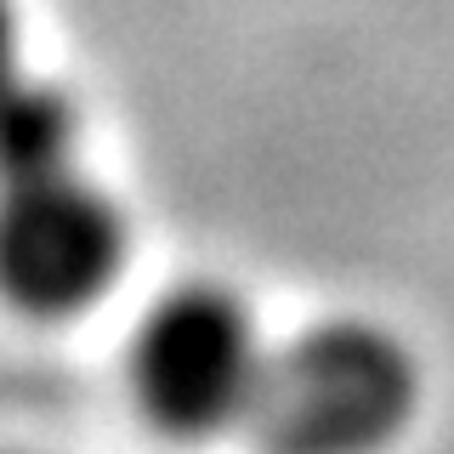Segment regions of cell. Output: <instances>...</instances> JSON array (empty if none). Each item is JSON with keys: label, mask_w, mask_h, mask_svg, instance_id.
Listing matches in <instances>:
<instances>
[{"label": "cell", "mask_w": 454, "mask_h": 454, "mask_svg": "<svg viewBox=\"0 0 454 454\" xmlns=\"http://www.w3.org/2000/svg\"><path fill=\"white\" fill-rule=\"evenodd\" d=\"M273 340L250 301L222 278H182L142 307L125 340V387L137 415L170 443L245 432Z\"/></svg>", "instance_id": "7a4b0ae2"}, {"label": "cell", "mask_w": 454, "mask_h": 454, "mask_svg": "<svg viewBox=\"0 0 454 454\" xmlns=\"http://www.w3.org/2000/svg\"><path fill=\"white\" fill-rule=\"evenodd\" d=\"M420 358L392 324L330 312L273 340L245 420L255 454H387L420 415Z\"/></svg>", "instance_id": "6da1fadb"}, {"label": "cell", "mask_w": 454, "mask_h": 454, "mask_svg": "<svg viewBox=\"0 0 454 454\" xmlns=\"http://www.w3.org/2000/svg\"><path fill=\"white\" fill-rule=\"evenodd\" d=\"M23 74H28V63H23V12H18V0H0V97Z\"/></svg>", "instance_id": "277c9868"}, {"label": "cell", "mask_w": 454, "mask_h": 454, "mask_svg": "<svg viewBox=\"0 0 454 454\" xmlns=\"http://www.w3.org/2000/svg\"><path fill=\"white\" fill-rule=\"evenodd\" d=\"M131 262L120 199L80 160L0 176V301L35 324H68L108 301Z\"/></svg>", "instance_id": "3957f363"}]
</instances>
